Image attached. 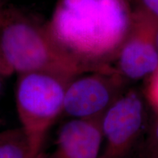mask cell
Returning a JSON list of instances; mask_svg holds the SVG:
<instances>
[{"label":"cell","mask_w":158,"mask_h":158,"mask_svg":"<svg viewBox=\"0 0 158 158\" xmlns=\"http://www.w3.org/2000/svg\"><path fill=\"white\" fill-rule=\"evenodd\" d=\"M129 0H58L47 26L55 40L91 72L114 70L131 28Z\"/></svg>","instance_id":"6da1fadb"},{"label":"cell","mask_w":158,"mask_h":158,"mask_svg":"<svg viewBox=\"0 0 158 158\" xmlns=\"http://www.w3.org/2000/svg\"><path fill=\"white\" fill-rule=\"evenodd\" d=\"M0 47L19 74L39 72L73 79L91 73L59 45L47 23L19 10L0 29Z\"/></svg>","instance_id":"7a4b0ae2"},{"label":"cell","mask_w":158,"mask_h":158,"mask_svg":"<svg viewBox=\"0 0 158 158\" xmlns=\"http://www.w3.org/2000/svg\"><path fill=\"white\" fill-rule=\"evenodd\" d=\"M72 80L45 73L19 74L17 114L34 157L42 152L47 134L62 114L65 90Z\"/></svg>","instance_id":"3957f363"},{"label":"cell","mask_w":158,"mask_h":158,"mask_svg":"<svg viewBox=\"0 0 158 158\" xmlns=\"http://www.w3.org/2000/svg\"><path fill=\"white\" fill-rule=\"evenodd\" d=\"M146 120L143 97L133 89L126 90L101 117L103 143L98 158H129L144 133Z\"/></svg>","instance_id":"277c9868"},{"label":"cell","mask_w":158,"mask_h":158,"mask_svg":"<svg viewBox=\"0 0 158 158\" xmlns=\"http://www.w3.org/2000/svg\"><path fill=\"white\" fill-rule=\"evenodd\" d=\"M127 85L116 70L80 75L67 86L62 114L77 119L100 118L127 90Z\"/></svg>","instance_id":"5b68a950"},{"label":"cell","mask_w":158,"mask_h":158,"mask_svg":"<svg viewBox=\"0 0 158 158\" xmlns=\"http://www.w3.org/2000/svg\"><path fill=\"white\" fill-rule=\"evenodd\" d=\"M157 29V18L136 6L129 35L114 65L116 72L127 84L147 80L158 69Z\"/></svg>","instance_id":"8992f818"},{"label":"cell","mask_w":158,"mask_h":158,"mask_svg":"<svg viewBox=\"0 0 158 158\" xmlns=\"http://www.w3.org/2000/svg\"><path fill=\"white\" fill-rule=\"evenodd\" d=\"M100 118H70L59 128L55 146L45 158H98L103 138Z\"/></svg>","instance_id":"52a82bcc"},{"label":"cell","mask_w":158,"mask_h":158,"mask_svg":"<svg viewBox=\"0 0 158 158\" xmlns=\"http://www.w3.org/2000/svg\"><path fill=\"white\" fill-rule=\"evenodd\" d=\"M21 128L0 131V158H35Z\"/></svg>","instance_id":"ba28073f"},{"label":"cell","mask_w":158,"mask_h":158,"mask_svg":"<svg viewBox=\"0 0 158 158\" xmlns=\"http://www.w3.org/2000/svg\"><path fill=\"white\" fill-rule=\"evenodd\" d=\"M141 158H158V114L144 139Z\"/></svg>","instance_id":"9c48e42d"},{"label":"cell","mask_w":158,"mask_h":158,"mask_svg":"<svg viewBox=\"0 0 158 158\" xmlns=\"http://www.w3.org/2000/svg\"><path fill=\"white\" fill-rule=\"evenodd\" d=\"M145 98L150 106L158 114V69L147 79Z\"/></svg>","instance_id":"30bf717a"},{"label":"cell","mask_w":158,"mask_h":158,"mask_svg":"<svg viewBox=\"0 0 158 158\" xmlns=\"http://www.w3.org/2000/svg\"><path fill=\"white\" fill-rule=\"evenodd\" d=\"M141 7L158 19V0H135Z\"/></svg>","instance_id":"8fae6325"},{"label":"cell","mask_w":158,"mask_h":158,"mask_svg":"<svg viewBox=\"0 0 158 158\" xmlns=\"http://www.w3.org/2000/svg\"><path fill=\"white\" fill-rule=\"evenodd\" d=\"M17 9L9 6L7 3L0 5V29L14 15Z\"/></svg>","instance_id":"7c38bea8"},{"label":"cell","mask_w":158,"mask_h":158,"mask_svg":"<svg viewBox=\"0 0 158 158\" xmlns=\"http://www.w3.org/2000/svg\"><path fill=\"white\" fill-rule=\"evenodd\" d=\"M14 70L6 59L1 47H0V78H5L14 73Z\"/></svg>","instance_id":"4fadbf2b"},{"label":"cell","mask_w":158,"mask_h":158,"mask_svg":"<svg viewBox=\"0 0 158 158\" xmlns=\"http://www.w3.org/2000/svg\"><path fill=\"white\" fill-rule=\"evenodd\" d=\"M3 79L0 78V97L2 96V94L3 93L4 90V86H3Z\"/></svg>","instance_id":"5bb4252c"},{"label":"cell","mask_w":158,"mask_h":158,"mask_svg":"<svg viewBox=\"0 0 158 158\" xmlns=\"http://www.w3.org/2000/svg\"><path fill=\"white\" fill-rule=\"evenodd\" d=\"M45 153L40 152L38 155L36 156V157H35V158H45Z\"/></svg>","instance_id":"9a60e30c"},{"label":"cell","mask_w":158,"mask_h":158,"mask_svg":"<svg viewBox=\"0 0 158 158\" xmlns=\"http://www.w3.org/2000/svg\"><path fill=\"white\" fill-rule=\"evenodd\" d=\"M156 44H157V52H158V29L157 31V36H156Z\"/></svg>","instance_id":"2e32d148"},{"label":"cell","mask_w":158,"mask_h":158,"mask_svg":"<svg viewBox=\"0 0 158 158\" xmlns=\"http://www.w3.org/2000/svg\"><path fill=\"white\" fill-rule=\"evenodd\" d=\"M7 0H0V5H2V4H6L7 3Z\"/></svg>","instance_id":"e0dca14e"}]
</instances>
